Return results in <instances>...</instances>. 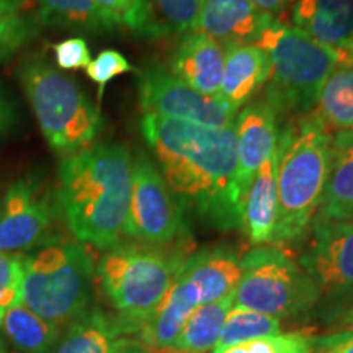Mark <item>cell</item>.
<instances>
[{"label":"cell","mask_w":353,"mask_h":353,"mask_svg":"<svg viewBox=\"0 0 353 353\" xmlns=\"http://www.w3.org/2000/svg\"><path fill=\"white\" fill-rule=\"evenodd\" d=\"M141 131L180 203L223 231L239 226L236 126L210 128L144 114Z\"/></svg>","instance_id":"1"},{"label":"cell","mask_w":353,"mask_h":353,"mask_svg":"<svg viewBox=\"0 0 353 353\" xmlns=\"http://www.w3.org/2000/svg\"><path fill=\"white\" fill-rule=\"evenodd\" d=\"M134 159L125 144H94L59 165L56 205L77 242L108 250L125 237Z\"/></svg>","instance_id":"2"},{"label":"cell","mask_w":353,"mask_h":353,"mask_svg":"<svg viewBox=\"0 0 353 353\" xmlns=\"http://www.w3.org/2000/svg\"><path fill=\"white\" fill-rule=\"evenodd\" d=\"M332 134L314 113L298 114L276 143L278 221L273 244L298 242L311 228L324 190Z\"/></svg>","instance_id":"3"},{"label":"cell","mask_w":353,"mask_h":353,"mask_svg":"<svg viewBox=\"0 0 353 353\" xmlns=\"http://www.w3.org/2000/svg\"><path fill=\"white\" fill-rule=\"evenodd\" d=\"M182 244L148 245L120 242L105 250L95 268L97 280L117 316L139 332L156 311L188 257Z\"/></svg>","instance_id":"4"},{"label":"cell","mask_w":353,"mask_h":353,"mask_svg":"<svg viewBox=\"0 0 353 353\" xmlns=\"http://www.w3.org/2000/svg\"><path fill=\"white\" fill-rule=\"evenodd\" d=\"M94 280L85 244L54 237L23 260L21 304L64 330L92 307Z\"/></svg>","instance_id":"5"},{"label":"cell","mask_w":353,"mask_h":353,"mask_svg":"<svg viewBox=\"0 0 353 353\" xmlns=\"http://www.w3.org/2000/svg\"><path fill=\"white\" fill-rule=\"evenodd\" d=\"M19 79L50 148L63 159L94 145L103 121L77 82L43 56H28Z\"/></svg>","instance_id":"6"},{"label":"cell","mask_w":353,"mask_h":353,"mask_svg":"<svg viewBox=\"0 0 353 353\" xmlns=\"http://www.w3.org/2000/svg\"><path fill=\"white\" fill-rule=\"evenodd\" d=\"M254 44L270 57L272 72L265 100L276 114H306L316 108L321 90L341 63V51L309 38L301 30L275 20Z\"/></svg>","instance_id":"7"},{"label":"cell","mask_w":353,"mask_h":353,"mask_svg":"<svg viewBox=\"0 0 353 353\" xmlns=\"http://www.w3.org/2000/svg\"><path fill=\"white\" fill-rule=\"evenodd\" d=\"M242 275L234 291V306L288 319L306 314L321 299L306 272L285 250L259 245L241 257Z\"/></svg>","instance_id":"8"},{"label":"cell","mask_w":353,"mask_h":353,"mask_svg":"<svg viewBox=\"0 0 353 353\" xmlns=\"http://www.w3.org/2000/svg\"><path fill=\"white\" fill-rule=\"evenodd\" d=\"M183 205L145 154L132 162V190L125 236L148 245H176L185 236Z\"/></svg>","instance_id":"9"},{"label":"cell","mask_w":353,"mask_h":353,"mask_svg":"<svg viewBox=\"0 0 353 353\" xmlns=\"http://www.w3.org/2000/svg\"><path fill=\"white\" fill-rule=\"evenodd\" d=\"M298 263L314 281L321 298L335 307L345 304L347 309L353 303V221L316 216Z\"/></svg>","instance_id":"10"},{"label":"cell","mask_w":353,"mask_h":353,"mask_svg":"<svg viewBox=\"0 0 353 353\" xmlns=\"http://www.w3.org/2000/svg\"><path fill=\"white\" fill-rule=\"evenodd\" d=\"M138 92L144 114L174 118L210 128L236 126L237 112L226 101L219 97L201 94L161 65H149L139 70Z\"/></svg>","instance_id":"11"},{"label":"cell","mask_w":353,"mask_h":353,"mask_svg":"<svg viewBox=\"0 0 353 353\" xmlns=\"http://www.w3.org/2000/svg\"><path fill=\"white\" fill-rule=\"evenodd\" d=\"M56 208L38 179L23 176L13 182L0 198V252L21 254L54 239Z\"/></svg>","instance_id":"12"},{"label":"cell","mask_w":353,"mask_h":353,"mask_svg":"<svg viewBox=\"0 0 353 353\" xmlns=\"http://www.w3.org/2000/svg\"><path fill=\"white\" fill-rule=\"evenodd\" d=\"M278 114L267 100L247 103L236 120L237 170L236 192L241 208L245 192L260 167L275 152L278 138Z\"/></svg>","instance_id":"13"},{"label":"cell","mask_w":353,"mask_h":353,"mask_svg":"<svg viewBox=\"0 0 353 353\" xmlns=\"http://www.w3.org/2000/svg\"><path fill=\"white\" fill-rule=\"evenodd\" d=\"M51 353H151L139 341L138 332L118 316L99 307L69 324Z\"/></svg>","instance_id":"14"},{"label":"cell","mask_w":353,"mask_h":353,"mask_svg":"<svg viewBox=\"0 0 353 353\" xmlns=\"http://www.w3.org/2000/svg\"><path fill=\"white\" fill-rule=\"evenodd\" d=\"M275 20L250 0H200L195 32L224 48L254 44Z\"/></svg>","instance_id":"15"},{"label":"cell","mask_w":353,"mask_h":353,"mask_svg":"<svg viewBox=\"0 0 353 353\" xmlns=\"http://www.w3.org/2000/svg\"><path fill=\"white\" fill-rule=\"evenodd\" d=\"M242 275L241 257L229 247H210L188 255L176 278L198 306L216 303L236 291Z\"/></svg>","instance_id":"16"},{"label":"cell","mask_w":353,"mask_h":353,"mask_svg":"<svg viewBox=\"0 0 353 353\" xmlns=\"http://www.w3.org/2000/svg\"><path fill=\"white\" fill-rule=\"evenodd\" d=\"M224 46L200 32L183 33L172 52L169 72L195 90L219 97Z\"/></svg>","instance_id":"17"},{"label":"cell","mask_w":353,"mask_h":353,"mask_svg":"<svg viewBox=\"0 0 353 353\" xmlns=\"http://www.w3.org/2000/svg\"><path fill=\"white\" fill-rule=\"evenodd\" d=\"M270 72V57L257 44L226 46L219 99L237 112L267 85Z\"/></svg>","instance_id":"18"},{"label":"cell","mask_w":353,"mask_h":353,"mask_svg":"<svg viewBox=\"0 0 353 353\" xmlns=\"http://www.w3.org/2000/svg\"><path fill=\"white\" fill-rule=\"evenodd\" d=\"M278 221L276 149L265 161L247 188L242 201L239 226L245 239L259 245H273Z\"/></svg>","instance_id":"19"},{"label":"cell","mask_w":353,"mask_h":353,"mask_svg":"<svg viewBox=\"0 0 353 353\" xmlns=\"http://www.w3.org/2000/svg\"><path fill=\"white\" fill-rule=\"evenodd\" d=\"M291 21L314 41L341 50L353 38V0H296Z\"/></svg>","instance_id":"20"},{"label":"cell","mask_w":353,"mask_h":353,"mask_svg":"<svg viewBox=\"0 0 353 353\" xmlns=\"http://www.w3.org/2000/svg\"><path fill=\"white\" fill-rule=\"evenodd\" d=\"M317 218L353 221V131L334 132Z\"/></svg>","instance_id":"21"},{"label":"cell","mask_w":353,"mask_h":353,"mask_svg":"<svg viewBox=\"0 0 353 353\" xmlns=\"http://www.w3.org/2000/svg\"><path fill=\"white\" fill-rule=\"evenodd\" d=\"M196 307L200 306L196 304L195 298L175 276L174 283L159 303L156 311L141 325L138 332L139 341L151 353L167 350L179 337L185 322Z\"/></svg>","instance_id":"22"},{"label":"cell","mask_w":353,"mask_h":353,"mask_svg":"<svg viewBox=\"0 0 353 353\" xmlns=\"http://www.w3.org/2000/svg\"><path fill=\"white\" fill-rule=\"evenodd\" d=\"M232 306L234 293L216 303L196 307L185 322L175 342L161 353H213Z\"/></svg>","instance_id":"23"},{"label":"cell","mask_w":353,"mask_h":353,"mask_svg":"<svg viewBox=\"0 0 353 353\" xmlns=\"http://www.w3.org/2000/svg\"><path fill=\"white\" fill-rule=\"evenodd\" d=\"M0 329L21 353H51L63 334V329L34 314L21 303L3 314Z\"/></svg>","instance_id":"24"},{"label":"cell","mask_w":353,"mask_h":353,"mask_svg":"<svg viewBox=\"0 0 353 353\" xmlns=\"http://www.w3.org/2000/svg\"><path fill=\"white\" fill-rule=\"evenodd\" d=\"M41 25L85 33H112L113 25L101 15L94 0H38Z\"/></svg>","instance_id":"25"},{"label":"cell","mask_w":353,"mask_h":353,"mask_svg":"<svg viewBox=\"0 0 353 353\" xmlns=\"http://www.w3.org/2000/svg\"><path fill=\"white\" fill-rule=\"evenodd\" d=\"M314 114L329 131H353V72L335 68L322 87Z\"/></svg>","instance_id":"26"},{"label":"cell","mask_w":353,"mask_h":353,"mask_svg":"<svg viewBox=\"0 0 353 353\" xmlns=\"http://www.w3.org/2000/svg\"><path fill=\"white\" fill-rule=\"evenodd\" d=\"M94 3L114 30H128L144 38H161L170 32L157 20L149 0H94Z\"/></svg>","instance_id":"27"},{"label":"cell","mask_w":353,"mask_h":353,"mask_svg":"<svg viewBox=\"0 0 353 353\" xmlns=\"http://www.w3.org/2000/svg\"><path fill=\"white\" fill-rule=\"evenodd\" d=\"M281 322L283 321L278 317L263 314V312L232 306L221 329L218 345L214 350H223L237 343L280 334Z\"/></svg>","instance_id":"28"},{"label":"cell","mask_w":353,"mask_h":353,"mask_svg":"<svg viewBox=\"0 0 353 353\" xmlns=\"http://www.w3.org/2000/svg\"><path fill=\"white\" fill-rule=\"evenodd\" d=\"M316 339L311 330H293L237 343L213 353H314Z\"/></svg>","instance_id":"29"},{"label":"cell","mask_w":353,"mask_h":353,"mask_svg":"<svg viewBox=\"0 0 353 353\" xmlns=\"http://www.w3.org/2000/svg\"><path fill=\"white\" fill-rule=\"evenodd\" d=\"M38 17L32 13L0 10V61L10 59L37 37Z\"/></svg>","instance_id":"30"},{"label":"cell","mask_w":353,"mask_h":353,"mask_svg":"<svg viewBox=\"0 0 353 353\" xmlns=\"http://www.w3.org/2000/svg\"><path fill=\"white\" fill-rule=\"evenodd\" d=\"M23 254L0 252V321L8 309L21 303Z\"/></svg>","instance_id":"31"},{"label":"cell","mask_w":353,"mask_h":353,"mask_svg":"<svg viewBox=\"0 0 353 353\" xmlns=\"http://www.w3.org/2000/svg\"><path fill=\"white\" fill-rule=\"evenodd\" d=\"M87 76L92 82L99 85V97L101 99L105 87L113 81L114 77L121 74L132 72L134 68L130 64V61L117 50H105L101 51L95 59L90 61L87 65Z\"/></svg>","instance_id":"32"},{"label":"cell","mask_w":353,"mask_h":353,"mask_svg":"<svg viewBox=\"0 0 353 353\" xmlns=\"http://www.w3.org/2000/svg\"><path fill=\"white\" fill-rule=\"evenodd\" d=\"M152 7L164 17L169 30L180 33L195 32L200 0H149Z\"/></svg>","instance_id":"33"},{"label":"cell","mask_w":353,"mask_h":353,"mask_svg":"<svg viewBox=\"0 0 353 353\" xmlns=\"http://www.w3.org/2000/svg\"><path fill=\"white\" fill-rule=\"evenodd\" d=\"M54 61L61 70H77L90 64L92 56L83 38L74 37L52 44Z\"/></svg>","instance_id":"34"},{"label":"cell","mask_w":353,"mask_h":353,"mask_svg":"<svg viewBox=\"0 0 353 353\" xmlns=\"http://www.w3.org/2000/svg\"><path fill=\"white\" fill-rule=\"evenodd\" d=\"M314 353H353V327L317 337Z\"/></svg>","instance_id":"35"},{"label":"cell","mask_w":353,"mask_h":353,"mask_svg":"<svg viewBox=\"0 0 353 353\" xmlns=\"http://www.w3.org/2000/svg\"><path fill=\"white\" fill-rule=\"evenodd\" d=\"M19 121V110L8 94L0 87V139L10 134Z\"/></svg>","instance_id":"36"},{"label":"cell","mask_w":353,"mask_h":353,"mask_svg":"<svg viewBox=\"0 0 353 353\" xmlns=\"http://www.w3.org/2000/svg\"><path fill=\"white\" fill-rule=\"evenodd\" d=\"M259 10H262L268 15H272L273 19L281 17L285 12H288L293 8L296 0H250Z\"/></svg>","instance_id":"37"},{"label":"cell","mask_w":353,"mask_h":353,"mask_svg":"<svg viewBox=\"0 0 353 353\" xmlns=\"http://www.w3.org/2000/svg\"><path fill=\"white\" fill-rule=\"evenodd\" d=\"M32 3L33 0H0V10L26 13Z\"/></svg>","instance_id":"38"},{"label":"cell","mask_w":353,"mask_h":353,"mask_svg":"<svg viewBox=\"0 0 353 353\" xmlns=\"http://www.w3.org/2000/svg\"><path fill=\"white\" fill-rule=\"evenodd\" d=\"M339 51H341V63H339V65L353 72V38L347 44H343Z\"/></svg>","instance_id":"39"},{"label":"cell","mask_w":353,"mask_h":353,"mask_svg":"<svg viewBox=\"0 0 353 353\" xmlns=\"http://www.w3.org/2000/svg\"><path fill=\"white\" fill-rule=\"evenodd\" d=\"M341 322L342 325H345V327H353V303L345 309V312L342 314Z\"/></svg>","instance_id":"40"},{"label":"cell","mask_w":353,"mask_h":353,"mask_svg":"<svg viewBox=\"0 0 353 353\" xmlns=\"http://www.w3.org/2000/svg\"><path fill=\"white\" fill-rule=\"evenodd\" d=\"M0 353H7L6 342H3V339H2V337H0Z\"/></svg>","instance_id":"41"}]
</instances>
